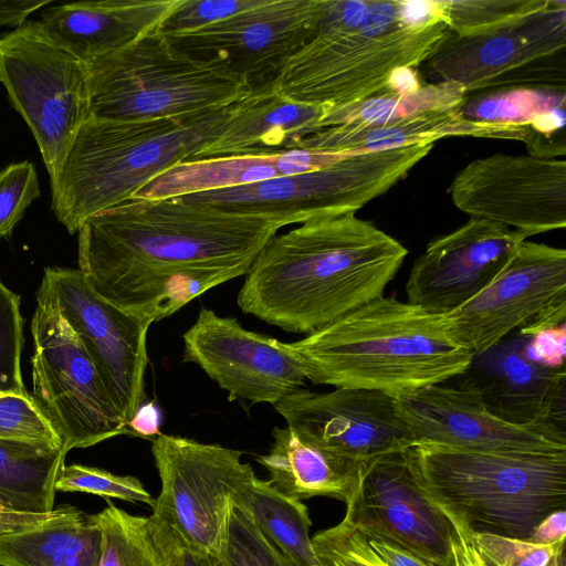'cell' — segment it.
<instances>
[{"mask_svg": "<svg viewBox=\"0 0 566 566\" xmlns=\"http://www.w3.org/2000/svg\"><path fill=\"white\" fill-rule=\"evenodd\" d=\"M284 226L177 198H130L78 230V270L103 298L157 323L245 275Z\"/></svg>", "mask_w": 566, "mask_h": 566, "instance_id": "1", "label": "cell"}, {"mask_svg": "<svg viewBox=\"0 0 566 566\" xmlns=\"http://www.w3.org/2000/svg\"><path fill=\"white\" fill-rule=\"evenodd\" d=\"M407 254L355 213L316 218L270 239L237 302L269 325L310 335L384 296Z\"/></svg>", "mask_w": 566, "mask_h": 566, "instance_id": "2", "label": "cell"}, {"mask_svg": "<svg viewBox=\"0 0 566 566\" xmlns=\"http://www.w3.org/2000/svg\"><path fill=\"white\" fill-rule=\"evenodd\" d=\"M287 344L307 380L392 397L461 376L474 359L443 315L385 296Z\"/></svg>", "mask_w": 566, "mask_h": 566, "instance_id": "3", "label": "cell"}, {"mask_svg": "<svg viewBox=\"0 0 566 566\" xmlns=\"http://www.w3.org/2000/svg\"><path fill=\"white\" fill-rule=\"evenodd\" d=\"M450 32L443 22L407 23L400 0H324L311 40L266 86L327 114L387 93L395 69L419 66Z\"/></svg>", "mask_w": 566, "mask_h": 566, "instance_id": "4", "label": "cell"}, {"mask_svg": "<svg viewBox=\"0 0 566 566\" xmlns=\"http://www.w3.org/2000/svg\"><path fill=\"white\" fill-rule=\"evenodd\" d=\"M231 105L145 120L90 117L50 184L56 219L74 234L91 216L130 199L158 174L192 159L219 132Z\"/></svg>", "mask_w": 566, "mask_h": 566, "instance_id": "5", "label": "cell"}, {"mask_svg": "<svg viewBox=\"0 0 566 566\" xmlns=\"http://www.w3.org/2000/svg\"><path fill=\"white\" fill-rule=\"evenodd\" d=\"M429 497L474 531L530 539L566 510V452H488L417 442L408 448Z\"/></svg>", "mask_w": 566, "mask_h": 566, "instance_id": "6", "label": "cell"}, {"mask_svg": "<svg viewBox=\"0 0 566 566\" xmlns=\"http://www.w3.org/2000/svg\"><path fill=\"white\" fill-rule=\"evenodd\" d=\"M88 66L90 117L145 120L222 108L251 92L220 60L176 50L157 29Z\"/></svg>", "mask_w": 566, "mask_h": 566, "instance_id": "7", "label": "cell"}, {"mask_svg": "<svg viewBox=\"0 0 566 566\" xmlns=\"http://www.w3.org/2000/svg\"><path fill=\"white\" fill-rule=\"evenodd\" d=\"M432 146L344 155L314 171L177 199L230 213L271 218L284 227L355 213L406 177Z\"/></svg>", "mask_w": 566, "mask_h": 566, "instance_id": "8", "label": "cell"}, {"mask_svg": "<svg viewBox=\"0 0 566 566\" xmlns=\"http://www.w3.org/2000/svg\"><path fill=\"white\" fill-rule=\"evenodd\" d=\"M0 84L39 146L50 184L90 118L87 63L55 42L41 21L0 36Z\"/></svg>", "mask_w": 566, "mask_h": 566, "instance_id": "9", "label": "cell"}, {"mask_svg": "<svg viewBox=\"0 0 566 566\" xmlns=\"http://www.w3.org/2000/svg\"><path fill=\"white\" fill-rule=\"evenodd\" d=\"M31 334V397L64 452L127 433V422L80 337L38 293Z\"/></svg>", "mask_w": 566, "mask_h": 566, "instance_id": "10", "label": "cell"}, {"mask_svg": "<svg viewBox=\"0 0 566 566\" xmlns=\"http://www.w3.org/2000/svg\"><path fill=\"white\" fill-rule=\"evenodd\" d=\"M566 318V251L523 240L493 279L474 297L443 319L450 336L473 357L511 332L524 337L558 326Z\"/></svg>", "mask_w": 566, "mask_h": 566, "instance_id": "11", "label": "cell"}, {"mask_svg": "<svg viewBox=\"0 0 566 566\" xmlns=\"http://www.w3.org/2000/svg\"><path fill=\"white\" fill-rule=\"evenodd\" d=\"M151 453L161 489L149 518L176 542L214 555L231 495L253 469L241 451L165 433L151 439Z\"/></svg>", "mask_w": 566, "mask_h": 566, "instance_id": "12", "label": "cell"}, {"mask_svg": "<svg viewBox=\"0 0 566 566\" xmlns=\"http://www.w3.org/2000/svg\"><path fill=\"white\" fill-rule=\"evenodd\" d=\"M36 293L77 334L128 423L146 400L147 332L153 323L103 298L78 269L46 268Z\"/></svg>", "mask_w": 566, "mask_h": 566, "instance_id": "13", "label": "cell"}, {"mask_svg": "<svg viewBox=\"0 0 566 566\" xmlns=\"http://www.w3.org/2000/svg\"><path fill=\"white\" fill-rule=\"evenodd\" d=\"M451 199L474 219L513 227L525 238L566 227V161L495 154L469 163Z\"/></svg>", "mask_w": 566, "mask_h": 566, "instance_id": "14", "label": "cell"}, {"mask_svg": "<svg viewBox=\"0 0 566 566\" xmlns=\"http://www.w3.org/2000/svg\"><path fill=\"white\" fill-rule=\"evenodd\" d=\"M323 4L324 0H262L209 25L163 34L191 57L223 61L253 91L266 86L311 40Z\"/></svg>", "mask_w": 566, "mask_h": 566, "instance_id": "15", "label": "cell"}, {"mask_svg": "<svg viewBox=\"0 0 566 566\" xmlns=\"http://www.w3.org/2000/svg\"><path fill=\"white\" fill-rule=\"evenodd\" d=\"M344 520L434 566H451V523L420 483L408 448L363 463Z\"/></svg>", "mask_w": 566, "mask_h": 566, "instance_id": "16", "label": "cell"}, {"mask_svg": "<svg viewBox=\"0 0 566 566\" xmlns=\"http://www.w3.org/2000/svg\"><path fill=\"white\" fill-rule=\"evenodd\" d=\"M394 403L413 443L488 452H566L565 431L497 417L472 384L421 387L395 396Z\"/></svg>", "mask_w": 566, "mask_h": 566, "instance_id": "17", "label": "cell"}, {"mask_svg": "<svg viewBox=\"0 0 566 566\" xmlns=\"http://www.w3.org/2000/svg\"><path fill=\"white\" fill-rule=\"evenodd\" d=\"M184 363L197 364L229 399L275 405L306 377L287 343L243 328L202 307L182 335Z\"/></svg>", "mask_w": 566, "mask_h": 566, "instance_id": "18", "label": "cell"}, {"mask_svg": "<svg viewBox=\"0 0 566 566\" xmlns=\"http://www.w3.org/2000/svg\"><path fill=\"white\" fill-rule=\"evenodd\" d=\"M565 48L566 1L551 0L544 10L490 31L450 32L423 63L434 82L454 83L468 94L504 85Z\"/></svg>", "mask_w": 566, "mask_h": 566, "instance_id": "19", "label": "cell"}, {"mask_svg": "<svg viewBox=\"0 0 566 566\" xmlns=\"http://www.w3.org/2000/svg\"><path fill=\"white\" fill-rule=\"evenodd\" d=\"M274 409L300 436L354 460L367 461L413 444L396 413L394 397L380 391L301 388Z\"/></svg>", "mask_w": 566, "mask_h": 566, "instance_id": "20", "label": "cell"}, {"mask_svg": "<svg viewBox=\"0 0 566 566\" xmlns=\"http://www.w3.org/2000/svg\"><path fill=\"white\" fill-rule=\"evenodd\" d=\"M523 240L503 224L471 218L428 243L411 268L407 302L433 314L454 311L493 281Z\"/></svg>", "mask_w": 566, "mask_h": 566, "instance_id": "21", "label": "cell"}, {"mask_svg": "<svg viewBox=\"0 0 566 566\" xmlns=\"http://www.w3.org/2000/svg\"><path fill=\"white\" fill-rule=\"evenodd\" d=\"M326 108L290 101L270 87L253 90L231 105L216 136L192 159L269 156L296 148L321 129Z\"/></svg>", "mask_w": 566, "mask_h": 566, "instance_id": "22", "label": "cell"}, {"mask_svg": "<svg viewBox=\"0 0 566 566\" xmlns=\"http://www.w3.org/2000/svg\"><path fill=\"white\" fill-rule=\"evenodd\" d=\"M179 0L80 1L46 8L41 23L49 35L90 63L157 29Z\"/></svg>", "mask_w": 566, "mask_h": 566, "instance_id": "23", "label": "cell"}, {"mask_svg": "<svg viewBox=\"0 0 566 566\" xmlns=\"http://www.w3.org/2000/svg\"><path fill=\"white\" fill-rule=\"evenodd\" d=\"M460 108L429 111L382 125L342 124L321 128L302 138L296 148L328 154L356 155L409 147L451 136L526 140L528 125L475 122Z\"/></svg>", "mask_w": 566, "mask_h": 566, "instance_id": "24", "label": "cell"}, {"mask_svg": "<svg viewBox=\"0 0 566 566\" xmlns=\"http://www.w3.org/2000/svg\"><path fill=\"white\" fill-rule=\"evenodd\" d=\"M523 346L501 348L496 357L492 354L483 385H472L497 417L565 431V368L552 369L532 361Z\"/></svg>", "mask_w": 566, "mask_h": 566, "instance_id": "25", "label": "cell"}, {"mask_svg": "<svg viewBox=\"0 0 566 566\" xmlns=\"http://www.w3.org/2000/svg\"><path fill=\"white\" fill-rule=\"evenodd\" d=\"M273 444L258 462L281 493L305 500L332 496L344 501L355 490L365 461L354 460L300 436L290 427H275Z\"/></svg>", "mask_w": 566, "mask_h": 566, "instance_id": "26", "label": "cell"}, {"mask_svg": "<svg viewBox=\"0 0 566 566\" xmlns=\"http://www.w3.org/2000/svg\"><path fill=\"white\" fill-rule=\"evenodd\" d=\"M102 533L91 515L71 505L40 525L0 536V566H98Z\"/></svg>", "mask_w": 566, "mask_h": 566, "instance_id": "27", "label": "cell"}, {"mask_svg": "<svg viewBox=\"0 0 566 566\" xmlns=\"http://www.w3.org/2000/svg\"><path fill=\"white\" fill-rule=\"evenodd\" d=\"M231 501L296 566H322L310 537L308 510L301 500L281 493L252 471L239 482Z\"/></svg>", "mask_w": 566, "mask_h": 566, "instance_id": "28", "label": "cell"}, {"mask_svg": "<svg viewBox=\"0 0 566 566\" xmlns=\"http://www.w3.org/2000/svg\"><path fill=\"white\" fill-rule=\"evenodd\" d=\"M283 177L281 153L181 161L158 174L132 198L171 199Z\"/></svg>", "mask_w": 566, "mask_h": 566, "instance_id": "29", "label": "cell"}, {"mask_svg": "<svg viewBox=\"0 0 566 566\" xmlns=\"http://www.w3.org/2000/svg\"><path fill=\"white\" fill-rule=\"evenodd\" d=\"M65 455L61 446L0 439V493L25 510L52 512Z\"/></svg>", "mask_w": 566, "mask_h": 566, "instance_id": "30", "label": "cell"}, {"mask_svg": "<svg viewBox=\"0 0 566 566\" xmlns=\"http://www.w3.org/2000/svg\"><path fill=\"white\" fill-rule=\"evenodd\" d=\"M108 505L91 514L102 533L98 566H170L167 544L149 516Z\"/></svg>", "mask_w": 566, "mask_h": 566, "instance_id": "31", "label": "cell"}, {"mask_svg": "<svg viewBox=\"0 0 566 566\" xmlns=\"http://www.w3.org/2000/svg\"><path fill=\"white\" fill-rule=\"evenodd\" d=\"M467 93L454 83H424L409 94L387 92L327 113L321 128L342 124L382 125L429 111L459 108Z\"/></svg>", "mask_w": 566, "mask_h": 566, "instance_id": "32", "label": "cell"}, {"mask_svg": "<svg viewBox=\"0 0 566 566\" xmlns=\"http://www.w3.org/2000/svg\"><path fill=\"white\" fill-rule=\"evenodd\" d=\"M565 88H510L467 99L460 108L470 120L528 125L531 119L544 112L565 105Z\"/></svg>", "mask_w": 566, "mask_h": 566, "instance_id": "33", "label": "cell"}, {"mask_svg": "<svg viewBox=\"0 0 566 566\" xmlns=\"http://www.w3.org/2000/svg\"><path fill=\"white\" fill-rule=\"evenodd\" d=\"M551 0H437L442 22L468 36L502 27L539 12Z\"/></svg>", "mask_w": 566, "mask_h": 566, "instance_id": "34", "label": "cell"}, {"mask_svg": "<svg viewBox=\"0 0 566 566\" xmlns=\"http://www.w3.org/2000/svg\"><path fill=\"white\" fill-rule=\"evenodd\" d=\"M214 556L219 566H296L232 501Z\"/></svg>", "mask_w": 566, "mask_h": 566, "instance_id": "35", "label": "cell"}, {"mask_svg": "<svg viewBox=\"0 0 566 566\" xmlns=\"http://www.w3.org/2000/svg\"><path fill=\"white\" fill-rule=\"evenodd\" d=\"M55 490L90 493L129 502H143L150 506L155 501L137 478L117 475L99 468L83 464H65L56 479Z\"/></svg>", "mask_w": 566, "mask_h": 566, "instance_id": "36", "label": "cell"}, {"mask_svg": "<svg viewBox=\"0 0 566 566\" xmlns=\"http://www.w3.org/2000/svg\"><path fill=\"white\" fill-rule=\"evenodd\" d=\"M24 344L20 296L0 280V391L29 395L21 375Z\"/></svg>", "mask_w": 566, "mask_h": 566, "instance_id": "37", "label": "cell"}, {"mask_svg": "<svg viewBox=\"0 0 566 566\" xmlns=\"http://www.w3.org/2000/svg\"><path fill=\"white\" fill-rule=\"evenodd\" d=\"M473 543L485 566H548L565 541L543 545L492 532L474 531Z\"/></svg>", "mask_w": 566, "mask_h": 566, "instance_id": "38", "label": "cell"}, {"mask_svg": "<svg viewBox=\"0 0 566 566\" xmlns=\"http://www.w3.org/2000/svg\"><path fill=\"white\" fill-rule=\"evenodd\" d=\"M322 566H386L370 549L365 535L344 518L312 537Z\"/></svg>", "mask_w": 566, "mask_h": 566, "instance_id": "39", "label": "cell"}, {"mask_svg": "<svg viewBox=\"0 0 566 566\" xmlns=\"http://www.w3.org/2000/svg\"><path fill=\"white\" fill-rule=\"evenodd\" d=\"M39 196L38 174L31 161L13 163L0 171V239L11 234Z\"/></svg>", "mask_w": 566, "mask_h": 566, "instance_id": "40", "label": "cell"}, {"mask_svg": "<svg viewBox=\"0 0 566 566\" xmlns=\"http://www.w3.org/2000/svg\"><path fill=\"white\" fill-rule=\"evenodd\" d=\"M0 439L41 441L62 447L31 395L0 391Z\"/></svg>", "mask_w": 566, "mask_h": 566, "instance_id": "41", "label": "cell"}, {"mask_svg": "<svg viewBox=\"0 0 566 566\" xmlns=\"http://www.w3.org/2000/svg\"><path fill=\"white\" fill-rule=\"evenodd\" d=\"M262 0H179L158 27L164 34L196 30L258 6Z\"/></svg>", "mask_w": 566, "mask_h": 566, "instance_id": "42", "label": "cell"}, {"mask_svg": "<svg viewBox=\"0 0 566 566\" xmlns=\"http://www.w3.org/2000/svg\"><path fill=\"white\" fill-rule=\"evenodd\" d=\"M528 339L524 344L523 349L532 361L552 369L565 368V323L542 329Z\"/></svg>", "mask_w": 566, "mask_h": 566, "instance_id": "43", "label": "cell"}, {"mask_svg": "<svg viewBox=\"0 0 566 566\" xmlns=\"http://www.w3.org/2000/svg\"><path fill=\"white\" fill-rule=\"evenodd\" d=\"M439 507L451 523V566H485L473 543L472 527L460 515L442 506Z\"/></svg>", "mask_w": 566, "mask_h": 566, "instance_id": "44", "label": "cell"}, {"mask_svg": "<svg viewBox=\"0 0 566 566\" xmlns=\"http://www.w3.org/2000/svg\"><path fill=\"white\" fill-rule=\"evenodd\" d=\"M54 512L55 509L45 513L25 510L0 493V536L40 525L48 521Z\"/></svg>", "mask_w": 566, "mask_h": 566, "instance_id": "45", "label": "cell"}, {"mask_svg": "<svg viewBox=\"0 0 566 566\" xmlns=\"http://www.w3.org/2000/svg\"><path fill=\"white\" fill-rule=\"evenodd\" d=\"M365 537L370 549L386 566H434L390 541L370 535H365Z\"/></svg>", "mask_w": 566, "mask_h": 566, "instance_id": "46", "label": "cell"}, {"mask_svg": "<svg viewBox=\"0 0 566 566\" xmlns=\"http://www.w3.org/2000/svg\"><path fill=\"white\" fill-rule=\"evenodd\" d=\"M157 528L167 544L170 566H219L213 554L187 547Z\"/></svg>", "mask_w": 566, "mask_h": 566, "instance_id": "47", "label": "cell"}, {"mask_svg": "<svg viewBox=\"0 0 566 566\" xmlns=\"http://www.w3.org/2000/svg\"><path fill=\"white\" fill-rule=\"evenodd\" d=\"M566 539V510H558L544 517L534 528L528 541L551 545Z\"/></svg>", "mask_w": 566, "mask_h": 566, "instance_id": "48", "label": "cell"}, {"mask_svg": "<svg viewBox=\"0 0 566 566\" xmlns=\"http://www.w3.org/2000/svg\"><path fill=\"white\" fill-rule=\"evenodd\" d=\"M160 412L153 402H144L127 423V433L145 439H154L158 436Z\"/></svg>", "mask_w": 566, "mask_h": 566, "instance_id": "49", "label": "cell"}, {"mask_svg": "<svg viewBox=\"0 0 566 566\" xmlns=\"http://www.w3.org/2000/svg\"><path fill=\"white\" fill-rule=\"evenodd\" d=\"M51 0H0V25L15 29L27 22V18Z\"/></svg>", "mask_w": 566, "mask_h": 566, "instance_id": "50", "label": "cell"}, {"mask_svg": "<svg viewBox=\"0 0 566 566\" xmlns=\"http://www.w3.org/2000/svg\"><path fill=\"white\" fill-rule=\"evenodd\" d=\"M423 84L416 67L400 66L389 74L386 87L388 92L409 94L418 91Z\"/></svg>", "mask_w": 566, "mask_h": 566, "instance_id": "51", "label": "cell"}, {"mask_svg": "<svg viewBox=\"0 0 566 566\" xmlns=\"http://www.w3.org/2000/svg\"><path fill=\"white\" fill-rule=\"evenodd\" d=\"M548 566H566L565 546L558 551Z\"/></svg>", "mask_w": 566, "mask_h": 566, "instance_id": "52", "label": "cell"}]
</instances>
